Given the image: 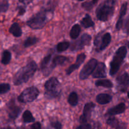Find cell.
Instances as JSON below:
<instances>
[{"mask_svg":"<svg viewBox=\"0 0 129 129\" xmlns=\"http://www.w3.org/2000/svg\"><path fill=\"white\" fill-rule=\"evenodd\" d=\"M55 6L49 5L42 8L26 21V25L33 30H40L45 26L54 15Z\"/></svg>","mask_w":129,"mask_h":129,"instance_id":"cell-1","label":"cell"},{"mask_svg":"<svg viewBox=\"0 0 129 129\" xmlns=\"http://www.w3.org/2000/svg\"><path fill=\"white\" fill-rule=\"evenodd\" d=\"M38 69V66L34 60H31L26 65L19 69L13 78L15 86H20L26 83L34 76Z\"/></svg>","mask_w":129,"mask_h":129,"instance_id":"cell-2","label":"cell"},{"mask_svg":"<svg viewBox=\"0 0 129 129\" xmlns=\"http://www.w3.org/2000/svg\"><path fill=\"white\" fill-rule=\"evenodd\" d=\"M127 47L125 45L121 46L115 53L110 63V74L111 76L115 75L124 62L127 55Z\"/></svg>","mask_w":129,"mask_h":129,"instance_id":"cell-3","label":"cell"},{"mask_svg":"<svg viewBox=\"0 0 129 129\" xmlns=\"http://www.w3.org/2000/svg\"><path fill=\"white\" fill-rule=\"evenodd\" d=\"M44 88L45 89L44 95L47 99H56L60 96V84L59 80L55 77L49 78L44 84Z\"/></svg>","mask_w":129,"mask_h":129,"instance_id":"cell-4","label":"cell"},{"mask_svg":"<svg viewBox=\"0 0 129 129\" xmlns=\"http://www.w3.org/2000/svg\"><path fill=\"white\" fill-rule=\"evenodd\" d=\"M115 5V4L110 0H106L104 3L100 5L96 10L97 19L103 22L108 21L114 13Z\"/></svg>","mask_w":129,"mask_h":129,"instance_id":"cell-5","label":"cell"},{"mask_svg":"<svg viewBox=\"0 0 129 129\" xmlns=\"http://www.w3.org/2000/svg\"><path fill=\"white\" fill-rule=\"evenodd\" d=\"M39 94L40 91L39 89L37 87L32 86L23 91L18 96L17 99L18 101L21 103H31L38 98Z\"/></svg>","mask_w":129,"mask_h":129,"instance_id":"cell-6","label":"cell"},{"mask_svg":"<svg viewBox=\"0 0 129 129\" xmlns=\"http://www.w3.org/2000/svg\"><path fill=\"white\" fill-rule=\"evenodd\" d=\"M98 63V61L97 59L94 58L91 59L81 70L79 76V79L81 80H85L88 79L89 76L93 74Z\"/></svg>","mask_w":129,"mask_h":129,"instance_id":"cell-7","label":"cell"},{"mask_svg":"<svg viewBox=\"0 0 129 129\" xmlns=\"http://www.w3.org/2000/svg\"><path fill=\"white\" fill-rule=\"evenodd\" d=\"M91 36L88 34H84L81 35L79 40H76L74 42H72L71 46V51H77L81 50L85 46H88L90 44L91 41Z\"/></svg>","mask_w":129,"mask_h":129,"instance_id":"cell-8","label":"cell"},{"mask_svg":"<svg viewBox=\"0 0 129 129\" xmlns=\"http://www.w3.org/2000/svg\"><path fill=\"white\" fill-rule=\"evenodd\" d=\"M6 111L9 118L12 120H15L21 112V108L16 104L15 99L12 98L6 104Z\"/></svg>","mask_w":129,"mask_h":129,"instance_id":"cell-9","label":"cell"},{"mask_svg":"<svg viewBox=\"0 0 129 129\" xmlns=\"http://www.w3.org/2000/svg\"><path fill=\"white\" fill-rule=\"evenodd\" d=\"M68 60H69V58L64 56V55H55L52 60V62L50 66L48 67L47 69L43 73V74H44L45 76H47L57 66L63 65Z\"/></svg>","mask_w":129,"mask_h":129,"instance_id":"cell-10","label":"cell"},{"mask_svg":"<svg viewBox=\"0 0 129 129\" xmlns=\"http://www.w3.org/2000/svg\"><path fill=\"white\" fill-rule=\"evenodd\" d=\"M94 108H95V104L93 102H88L86 103L83 108V113L79 117L80 123H87L88 121L90 120L91 113Z\"/></svg>","mask_w":129,"mask_h":129,"instance_id":"cell-11","label":"cell"},{"mask_svg":"<svg viewBox=\"0 0 129 129\" xmlns=\"http://www.w3.org/2000/svg\"><path fill=\"white\" fill-rule=\"evenodd\" d=\"M117 83L118 89L122 93L128 91L129 84V75L127 72H125L117 78Z\"/></svg>","mask_w":129,"mask_h":129,"instance_id":"cell-12","label":"cell"},{"mask_svg":"<svg viewBox=\"0 0 129 129\" xmlns=\"http://www.w3.org/2000/svg\"><path fill=\"white\" fill-rule=\"evenodd\" d=\"M86 58V55L84 53H81L79 55H78L76 60V62L74 64H72L71 66H70L66 69V75H71L74 71L78 69L81 66V65H82L84 63Z\"/></svg>","mask_w":129,"mask_h":129,"instance_id":"cell-13","label":"cell"},{"mask_svg":"<svg viewBox=\"0 0 129 129\" xmlns=\"http://www.w3.org/2000/svg\"><path fill=\"white\" fill-rule=\"evenodd\" d=\"M93 78H105L107 77V67L104 62H99L97 64L93 73Z\"/></svg>","mask_w":129,"mask_h":129,"instance_id":"cell-14","label":"cell"},{"mask_svg":"<svg viewBox=\"0 0 129 129\" xmlns=\"http://www.w3.org/2000/svg\"><path fill=\"white\" fill-rule=\"evenodd\" d=\"M126 108L127 107H126L125 103H120L116 105L115 107H113L108 109L106 113L105 116L113 117V116L117 115L122 114L125 112Z\"/></svg>","mask_w":129,"mask_h":129,"instance_id":"cell-15","label":"cell"},{"mask_svg":"<svg viewBox=\"0 0 129 129\" xmlns=\"http://www.w3.org/2000/svg\"><path fill=\"white\" fill-rule=\"evenodd\" d=\"M127 6H128V3L127 2H125L121 6L120 10L119 17H118V20L117 21V23H116V29L118 31V30H120L122 29V28L123 27V17L127 14Z\"/></svg>","mask_w":129,"mask_h":129,"instance_id":"cell-16","label":"cell"},{"mask_svg":"<svg viewBox=\"0 0 129 129\" xmlns=\"http://www.w3.org/2000/svg\"><path fill=\"white\" fill-rule=\"evenodd\" d=\"M112 41V35L109 32L105 33L101 37L100 45L98 49L100 51H103L105 50Z\"/></svg>","mask_w":129,"mask_h":129,"instance_id":"cell-17","label":"cell"},{"mask_svg":"<svg viewBox=\"0 0 129 129\" xmlns=\"http://www.w3.org/2000/svg\"><path fill=\"white\" fill-rule=\"evenodd\" d=\"M113 97L109 94L107 93H100L96 97V101L100 105H107L112 101Z\"/></svg>","mask_w":129,"mask_h":129,"instance_id":"cell-18","label":"cell"},{"mask_svg":"<svg viewBox=\"0 0 129 129\" xmlns=\"http://www.w3.org/2000/svg\"><path fill=\"white\" fill-rule=\"evenodd\" d=\"M9 32L15 37H20L22 35L23 31L18 23H13L9 28Z\"/></svg>","mask_w":129,"mask_h":129,"instance_id":"cell-19","label":"cell"},{"mask_svg":"<svg viewBox=\"0 0 129 129\" xmlns=\"http://www.w3.org/2000/svg\"><path fill=\"white\" fill-rule=\"evenodd\" d=\"M80 23L84 28H89L94 26V22L89 14H86L85 16L81 20Z\"/></svg>","mask_w":129,"mask_h":129,"instance_id":"cell-20","label":"cell"},{"mask_svg":"<svg viewBox=\"0 0 129 129\" xmlns=\"http://www.w3.org/2000/svg\"><path fill=\"white\" fill-rule=\"evenodd\" d=\"M81 26L79 24H75L72 26L71 29L69 32V35H70V37L73 40H76L78 39V37L79 36L81 33Z\"/></svg>","mask_w":129,"mask_h":129,"instance_id":"cell-21","label":"cell"},{"mask_svg":"<svg viewBox=\"0 0 129 129\" xmlns=\"http://www.w3.org/2000/svg\"><path fill=\"white\" fill-rule=\"evenodd\" d=\"M68 102L72 107H76L79 103V98L76 92L73 91L69 94L68 98Z\"/></svg>","mask_w":129,"mask_h":129,"instance_id":"cell-22","label":"cell"},{"mask_svg":"<svg viewBox=\"0 0 129 129\" xmlns=\"http://www.w3.org/2000/svg\"><path fill=\"white\" fill-rule=\"evenodd\" d=\"M52 54H49L48 55H47L46 56L44 57L43 58V59L42 60L41 62H40V69L42 71V73H44L48 68V66H49V63L50 62L52 59Z\"/></svg>","mask_w":129,"mask_h":129,"instance_id":"cell-23","label":"cell"},{"mask_svg":"<svg viewBox=\"0 0 129 129\" xmlns=\"http://www.w3.org/2000/svg\"><path fill=\"white\" fill-rule=\"evenodd\" d=\"M95 85L97 87H104L106 88H112L113 87V84L109 79H100L95 82Z\"/></svg>","mask_w":129,"mask_h":129,"instance_id":"cell-24","label":"cell"},{"mask_svg":"<svg viewBox=\"0 0 129 129\" xmlns=\"http://www.w3.org/2000/svg\"><path fill=\"white\" fill-rule=\"evenodd\" d=\"M22 119L23 122L25 123H32V122H35V119L32 115V113L30 110H25L23 112L22 115Z\"/></svg>","mask_w":129,"mask_h":129,"instance_id":"cell-25","label":"cell"},{"mask_svg":"<svg viewBox=\"0 0 129 129\" xmlns=\"http://www.w3.org/2000/svg\"><path fill=\"white\" fill-rule=\"evenodd\" d=\"M11 60V54L8 50H5L2 53L1 55V63L3 65H8L10 64Z\"/></svg>","mask_w":129,"mask_h":129,"instance_id":"cell-26","label":"cell"},{"mask_svg":"<svg viewBox=\"0 0 129 129\" xmlns=\"http://www.w3.org/2000/svg\"><path fill=\"white\" fill-rule=\"evenodd\" d=\"M39 41V39L35 37H29L26 40L24 41L23 46L25 48L30 47L32 45H35Z\"/></svg>","mask_w":129,"mask_h":129,"instance_id":"cell-27","label":"cell"},{"mask_svg":"<svg viewBox=\"0 0 129 129\" xmlns=\"http://www.w3.org/2000/svg\"><path fill=\"white\" fill-rule=\"evenodd\" d=\"M70 47V42L68 41L60 42L57 44L56 46V50L58 52H62L68 50V48Z\"/></svg>","mask_w":129,"mask_h":129,"instance_id":"cell-28","label":"cell"},{"mask_svg":"<svg viewBox=\"0 0 129 129\" xmlns=\"http://www.w3.org/2000/svg\"><path fill=\"white\" fill-rule=\"evenodd\" d=\"M98 0H91L90 1H86L81 4V6L86 11H91L93 8L94 5L98 3Z\"/></svg>","mask_w":129,"mask_h":129,"instance_id":"cell-29","label":"cell"},{"mask_svg":"<svg viewBox=\"0 0 129 129\" xmlns=\"http://www.w3.org/2000/svg\"><path fill=\"white\" fill-rule=\"evenodd\" d=\"M99 128L100 125L98 123L94 124V126H93L91 123L87 122V123H81L80 125L77 127L75 129H99Z\"/></svg>","mask_w":129,"mask_h":129,"instance_id":"cell-30","label":"cell"},{"mask_svg":"<svg viewBox=\"0 0 129 129\" xmlns=\"http://www.w3.org/2000/svg\"><path fill=\"white\" fill-rule=\"evenodd\" d=\"M10 7L8 0H1L0 1V13H6Z\"/></svg>","mask_w":129,"mask_h":129,"instance_id":"cell-31","label":"cell"},{"mask_svg":"<svg viewBox=\"0 0 129 129\" xmlns=\"http://www.w3.org/2000/svg\"><path fill=\"white\" fill-rule=\"evenodd\" d=\"M107 123L110 127H111L113 128H115L118 126V125L120 123L117 118H115V117H110L107 120Z\"/></svg>","mask_w":129,"mask_h":129,"instance_id":"cell-32","label":"cell"},{"mask_svg":"<svg viewBox=\"0 0 129 129\" xmlns=\"http://www.w3.org/2000/svg\"><path fill=\"white\" fill-rule=\"evenodd\" d=\"M11 89L10 84L8 83H1L0 84V94H4L10 91Z\"/></svg>","mask_w":129,"mask_h":129,"instance_id":"cell-33","label":"cell"},{"mask_svg":"<svg viewBox=\"0 0 129 129\" xmlns=\"http://www.w3.org/2000/svg\"><path fill=\"white\" fill-rule=\"evenodd\" d=\"M50 126L54 129H62V125L58 120L51 121Z\"/></svg>","mask_w":129,"mask_h":129,"instance_id":"cell-34","label":"cell"},{"mask_svg":"<svg viewBox=\"0 0 129 129\" xmlns=\"http://www.w3.org/2000/svg\"><path fill=\"white\" fill-rule=\"evenodd\" d=\"M18 16H23L26 12V6L23 5V6H18Z\"/></svg>","mask_w":129,"mask_h":129,"instance_id":"cell-35","label":"cell"},{"mask_svg":"<svg viewBox=\"0 0 129 129\" xmlns=\"http://www.w3.org/2000/svg\"><path fill=\"white\" fill-rule=\"evenodd\" d=\"M30 129H42V125L40 122H37L31 125Z\"/></svg>","mask_w":129,"mask_h":129,"instance_id":"cell-36","label":"cell"},{"mask_svg":"<svg viewBox=\"0 0 129 129\" xmlns=\"http://www.w3.org/2000/svg\"><path fill=\"white\" fill-rule=\"evenodd\" d=\"M18 1L20 3L23 4L24 6H27V5H30V3H31L34 0H18Z\"/></svg>","mask_w":129,"mask_h":129,"instance_id":"cell-37","label":"cell"},{"mask_svg":"<svg viewBox=\"0 0 129 129\" xmlns=\"http://www.w3.org/2000/svg\"><path fill=\"white\" fill-rule=\"evenodd\" d=\"M127 126L125 123H119L118 126L116 128H115V129H127Z\"/></svg>","mask_w":129,"mask_h":129,"instance_id":"cell-38","label":"cell"},{"mask_svg":"<svg viewBox=\"0 0 129 129\" xmlns=\"http://www.w3.org/2000/svg\"><path fill=\"white\" fill-rule=\"evenodd\" d=\"M125 30L127 34H128V18L127 17V20H126V23H125Z\"/></svg>","mask_w":129,"mask_h":129,"instance_id":"cell-39","label":"cell"},{"mask_svg":"<svg viewBox=\"0 0 129 129\" xmlns=\"http://www.w3.org/2000/svg\"><path fill=\"white\" fill-rule=\"evenodd\" d=\"M16 129H28V128H27L26 127H23V126H21V127H17Z\"/></svg>","mask_w":129,"mask_h":129,"instance_id":"cell-40","label":"cell"},{"mask_svg":"<svg viewBox=\"0 0 129 129\" xmlns=\"http://www.w3.org/2000/svg\"><path fill=\"white\" fill-rule=\"evenodd\" d=\"M1 129H12L11 127H10V126H7V127H3V128H1Z\"/></svg>","mask_w":129,"mask_h":129,"instance_id":"cell-41","label":"cell"},{"mask_svg":"<svg viewBox=\"0 0 129 129\" xmlns=\"http://www.w3.org/2000/svg\"><path fill=\"white\" fill-rule=\"evenodd\" d=\"M110 1H112V2L113 3H114V4H116V3H117V0H110Z\"/></svg>","mask_w":129,"mask_h":129,"instance_id":"cell-42","label":"cell"},{"mask_svg":"<svg viewBox=\"0 0 129 129\" xmlns=\"http://www.w3.org/2000/svg\"><path fill=\"white\" fill-rule=\"evenodd\" d=\"M78 1H84V0H78Z\"/></svg>","mask_w":129,"mask_h":129,"instance_id":"cell-43","label":"cell"},{"mask_svg":"<svg viewBox=\"0 0 129 129\" xmlns=\"http://www.w3.org/2000/svg\"><path fill=\"white\" fill-rule=\"evenodd\" d=\"M47 129H50V128H47Z\"/></svg>","mask_w":129,"mask_h":129,"instance_id":"cell-44","label":"cell"}]
</instances>
